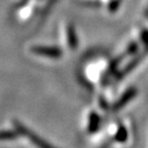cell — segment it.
Listing matches in <instances>:
<instances>
[{
  "instance_id": "obj_1",
  "label": "cell",
  "mask_w": 148,
  "mask_h": 148,
  "mask_svg": "<svg viewBox=\"0 0 148 148\" xmlns=\"http://www.w3.org/2000/svg\"><path fill=\"white\" fill-rule=\"evenodd\" d=\"M12 125L14 127L20 132V134L22 136L26 137L30 140L31 143H33L37 148H56L55 146H53L51 144H49V142H46L43 138H41L40 136L34 133L33 131H31L30 129H28L26 125H24L21 121H18V119L12 120Z\"/></svg>"
},
{
  "instance_id": "obj_2",
  "label": "cell",
  "mask_w": 148,
  "mask_h": 148,
  "mask_svg": "<svg viewBox=\"0 0 148 148\" xmlns=\"http://www.w3.org/2000/svg\"><path fill=\"white\" fill-rule=\"evenodd\" d=\"M31 51L37 56H42L49 59H59L62 56V51L57 46L34 45L31 47Z\"/></svg>"
},
{
  "instance_id": "obj_3",
  "label": "cell",
  "mask_w": 148,
  "mask_h": 148,
  "mask_svg": "<svg viewBox=\"0 0 148 148\" xmlns=\"http://www.w3.org/2000/svg\"><path fill=\"white\" fill-rule=\"evenodd\" d=\"M136 95H137V88H127L125 94L120 96L119 99L113 104V106H112V111H113V112H118L119 110H121L129 102H131L136 97Z\"/></svg>"
},
{
  "instance_id": "obj_4",
  "label": "cell",
  "mask_w": 148,
  "mask_h": 148,
  "mask_svg": "<svg viewBox=\"0 0 148 148\" xmlns=\"http://www.w3.org/2000/svg\"><path fill=\"white\" fill-rule=\"evenodd\" d=\"M65 38L67 39L68 46L70 49H75L77 46V38L75 35V30L70 25H67L65 27Z\"/></svg>"
},
{
  "instance_id": "obj_5",
  "label": "cell",
  "mask_w": 148,
  "mask_h": 148,
  "mask_svg": "<svg viewBox=\"0 0 148 148\" xmlns=\"http://www.w3.org/2000/svg\"><path fill=\"white\" fill-rule=\"evenodd\" d=\"M100 123H101V118L98 115V113H96L95 111H92L88 117V132L90 134H94L98 131V129L100 127Z\"/></svg>"
},
{
  "instance_id": "obj_6",
  "label": "cell",
  "mask_w": 148,
  "mask_h": 148,
  "mask_svg": "<svg viewBox=\"0 0 148 148\" xmlns=\"http://www.w3.org/2000/svg\"><path fill=\"white\" fill-rule=\"evenodd\" d=\"M22 135L18 131L14 130H2L0 131V141H12L16 140Z\"/></svg>"
},
{
  "instance_id": "obj_7",
  "label": "cell",
  "mask_w": 148,
  "mask_h": 148,
  "mask_svg": "<svg viewBox=\"0 0 148 148\" xmlns=\"http://www.w3.org/2000/svg\"><path fill=\"white\" fill-rule=\"evenodd\" d=\"M127 130H125V127L123 125H120L117 129V131H116L113 140H115L116 142H121L123 143V142H125L127 140Z\"/></svg>"
}]
</instances>
